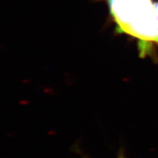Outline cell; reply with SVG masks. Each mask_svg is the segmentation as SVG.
<instances>
[{
  "instance_id": "cell-2",
  "label": "cell",
  "mask_w": 158,
  "mask_h": 158,
  "mask_svg": "<svg viewBox=\"0 0 158 158\" xmlns=\"http://www.w3.org/2000/svg\"><path fill=\"white\" fill-rule=\"evenodd\" d=\"M118 158H124V157H119Z\"/></svg>"
},
{
  "instance_id": "cell-1",
  "label": "cell",
  "mask_w": 158,
  "mask_h": 158,
  "mask_svg": "<svg viewBox=\"0 0 158 158\" xmlns=\"http://www.w3.org/2000/svg\"><path fill=\"white\" fill-rule=\"evenodd\" d=\"M119 34L138 40L140 55L151 54L158 45V2L153 0H107Z\"/></svg>"
}]
</instances>
